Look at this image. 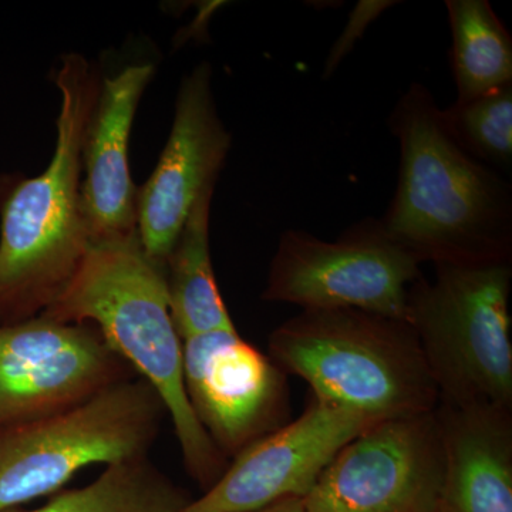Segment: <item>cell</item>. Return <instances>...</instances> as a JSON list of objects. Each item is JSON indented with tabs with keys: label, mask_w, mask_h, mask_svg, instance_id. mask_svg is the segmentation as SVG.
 Returning <instances> with one entry per match:
<instances>
[{
	"label": "cell",
	"mask_w": 512,
	"mask_h": 512,
	"mask_svg": "<svg viewBox=\"0 0 512 512\" xmlns=\"http://www.w3.org/2000/svg\"><path fill=\"white\" fill-rule=\"evenodd\" d=\"M399 140V184L380 221L423 265L511 262V184L467 153L424 84L413 83L389 117Z\"/></svg>",
	"instance_id": "6da1fadb"
},
{
	"label": "cell",
	"mask_w": 512,
	"mask_h": 512,
	"mask_svg": "<svg viewBox=\"0 0 512 512\" xmlns=\"http://www.w3.org/2000/svg\"><path fill=\"white\" fill-rule=\"evenodd\" d=\"M63 323H89L163 400L188 474L207 491L228 458L201 426L184 383L183 340L168 303L165 269L151 261L137 232L90 244L82 264L45 312Z\"/></svg>",
	"instance_id": "7a4b0ae2"
},
{
	"label": "cell",
	"mask_w": 512,
	"mask_h": 512,
	"mask_svg": "<svg viewBox=\"0 0 512 512\" xmlns=\"http://www.w3.org/2000/svg\"><path fill=\"white\" fill-rule=\"evenodd\" d=\"M56 150L49 167L15 185L2 205L0 325L42 315L82 264L92 238L82 205L83 146L100 92L94 66L63 57Z\"/></svg>",
	"instance_id": "3957f363"
},
{
	"label": "cell",
	"mask_w": 512,
	"mask_h": 512,
	"mask_svg": "<svg viewBox=\"0 0 512 512\" xmlns=\"http://www.w3.org/2000/svg\"><path fill=\"white\" fill-rule=\"evenodd\" d=\"M268 356L319 402L377 421L433 412L436 384L409 323L357 309H303L271 333Z\"/></svg>",
	"instance_id": "277c9868"
},
{
	"label": "cell",
	"mask_w": 512,
	"mask_h": 512,
	"mask_svg": "<svg viewBox=\"0 0 512 512\" xmlns=\"http://www.w3.org/2000/svg\"><path fill=\"white\" fill-rule=\"evenodd\" d=\"M434 266L410 288L406 322L439 404L512 409L511 262Z\"/></svg>",
	"instance_id": "5b68a950"
},
{
	"label": "cell",
	"mask_w": 512,
	"mask_h": 512,
	"mask_svg": "<svg viewBox=\"0 0 512 512\" xmlns=\"http://www.w3.org/2000/svg\"><path fill=\"white\" fill-rule=\"evenodd\" d=\"M164 414L163 400L140 377L62 412L0 429V512L59 493L82 468L147 458Z\"/></svg>",
	"instance_id": "8992f818"
},
{
	"label": "cell",
	"mask_w": 512,
	"mask_h": 512,
	"mask_svg": "<svg viewBox=\"0 0 512 512\" xmlns=\"http://www.w3.org/2000/svg\"><path fill=\"white\" fill-rule=\"evenodd\" d=\"M419 262L387 237L379 220L357 222L336 241L288 229L262 292L266 302L303 309H357L406 322Z\"/></svg>",
	"instance_id": "52a82bcc"
},
{
	"label": "cell",
	"mask_w": 512,
	"mask_h": 512,
	"mask_svg": "<svg viewBox=\"0 0 512 512\" xmlns=\"http://www.w3.org/2000/svg\"><path fill=\"white\" fill-rule=\"evenodd\" d=\"M436 410L377 421L340 448L303 498L306 512H440Z\"/></svg>",
	"instance_id": "ba28073f"
},
{
	"label": "cell",
	"mask_w": 512,
	"mask_h": 512,
	"mask_svg": "<svg viewBox=\"0 0 512 512\" xmlns=\"http://www.w3.org/2000/svg\"><path fill=\"white\" fill-rule=\"evenodd\" d=\"M130 370L89 323L39 315L0 325V429L76 406Z\"/></svg>",
	"instance_id": "9c48e42d"
},
{
	"label": "cell",
	"mask_w": 512,
	"mask_h": 512,
	"mask_svg": "<svg viewBox=\"0 0 512 512\" xmlns=\"http://www.w3.org/2000/svg\"><path fill=\"white\" fill-rule=\"evenodd\" d=\"M183 365L192 410L225 457L288 423L285 373L237 329L183 340Z\"/></svg>",
	"instance_id": "30bf717a"
},
{
	"label": "cell",
	"mask_w": 512,
	"mask_h": 512,
	"mask_svg": "<svg viewBox=\"0 0 512 512\" xmlns=\"http://www.w3.org/2000/svg\"><path fill=\"white\" fill-rule=\"evenodd\" d=\"M375 423L311 397L298 419L249 444L181 512H249L286 498L303 500L340 448Z\"/></svg>",
	"instance_id": "8fae6325"
},
{
	"label": "cell",
	"mask_w": 512,
	"mask_h": 512,
	"mask_svg": "<svg viewBox=\"0 0 512 512\" xmlns=\"http://www.w3.org/2000/svg\"><path fill=\"white\" fill-rule=\"evenodd\" d=\"M211 80L208 63L185 77L167 146L137 194L141 247L163 268L201 192L217 183L231 148V134L218 116Z\"/></svg>",
	"instance_id": "7c38bea8"
},
{
	"label": "cell",
	"mask_w": 512,
	"mask_h": 512,
	"mask_svg": "<svg viewBox=\"0 0 512 512\" xmlns=\"http://www.w3.org/2000/svg\"><path fill=\"white\" fill-rule=\"evenodd\" d=\"M153 73L151 64H134L101 83L82 158L83 214L92 242L137 232L138 190L131 180L128 141Z\"/></svg>",
	"instance_id": "4fadbf2b"
},
{
	"label": "cell",
	"mask_w": 512,
	"mask_h": 512,
	"mask_svg": "<svg viewBox=\"0 0 512 512\" xmlns=\"http://www.w3.org/2000/svg\"><path fill=\"white\" fill-rule=\"evenodd\" d=\"M440 512H512V409L439 404Z\"/></svg>",
	"instance_id": "5bb4252c"
},
{
	"label": "cell",
	"mask_w": 512,
	"mask_h": 512,
	"mask_svg": "<svg viewBox=\"0 0 512 512\" xmlns=\"http://www.w3.org/2000/svg\"><path fill=\"white\" fill-rule=\"evenodd\" d=\"M215 184L201 192L165 262V284L181 340L235 330L222 299L210 251V215Z\"/></svg>",
	"instance_id": "9a60e30c"
},
{
	"label": "cell",
	"mask_w": 512,
	"mask_h": 512,
	"mask_svg": "<svg viewBox=\"0 0 512 512\" xmlns=\"http://www.w3.org/2000/svg\"><path fill=\"white\" fill-rule=\"evenodd\" d=\"M456 103L512 83V37L488 0H447Z\"/></svg>",
	"instance_id": "2e32d148"
},
{
	"label": "cell",
	"mask_w": 512,
	"mask_h": 512,
	"mask_svg": "<svg viewBox=\"0 0 512 512\" xmlns=\"http://www.w3.org/2000/svg\"><path fill=\"white\" fill-rule=\"evenodd\" d=\"M190 493L147 458L109 466L92 483L59 491L35 510L9 512H181Z\"/></svg>",
	"instance_id": "e0dca14e"
},
{
	"label": "cell",
	"mask_w": 512,
	"mask_h": 512,
	"mask_svg": "<svg viewBox=\"0 0 512 512\" xmlns=\"http://www.w3.org/2000/svg\"><path fill=\"white\" fill-rule=\"evenodd\" d=\"M451 134L470 156L490 167L512 164V83L443 110Z\"/></svg>",
	"instance_id": "ac0fdd59"
},
{
	"label": "cell",
	"mask_w": 512,
	"mask_h": 512,
	"mask_svg": "<svg viewBox=\"0 0 512 512\" xmlns=\"http://www.w3.org/2000/svg\"><path fill=\"white\" fill-rule=\"evenodd\" d=\"M393 5H396V2H390V0H362L357 3L355 9L350 13L348 25L345 26L342 35L330 49L325 70H323L325 79L332 76V73L338 69L342 60L356 45L357 40L362 39V36L365 35L366 29L382 15L384 10L392 8Z\"/></svg>",
	"instance_id": "d6986e66"
},
{
	"label": "cell",
	"mask_w": 512,
	"mask_h": 512,
	"mask_svg": "<svg viewBox=\"0 0 512 512\" xmlns=\"http://www.w3.org/2000/svg\"><path fill=\"white\" fill-rule=\"evenodd\" d=\"M249 512H306L302 498H286L261 510Z\"/></svg>",
	"instance_id": "ffe728a7"
}]
</instances>
